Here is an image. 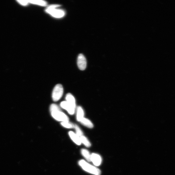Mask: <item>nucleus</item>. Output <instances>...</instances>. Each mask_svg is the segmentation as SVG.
I'll return each instance as SVG.
<instances>
[{
	"mask_svg": "<svg viewBox=\"0 0 175 175\" xmlns=\"http://www.w3.org/2000/svg\"><path fill=\"white\" fill-rule=\"evenodd\" d=\"M64 92V89L62 85L58 84L54 88L52 94V98L53 101L57 102L59 101L62 97Z\"/></svg>",
	"mask_w": 175,
	"mask_h": 175,
	"instance_id": "7ed1b4c3",
	"label": "nucleus"
},
{
	"mask_svg": "<svg viewBox=\"0 0 175 175\" xmlns=\"http://www.w3.org/2000/svg\"><path fill=\"white\" fill-rule=\"evenodd\" d=\"M60 106L62 109L66 110L69 114H74L76 108L72 106L66 101L62 102L60 104Z\"/></svg>",
	"mask_w": 175,
	"mask_h": 175,
	"instance_id": "423d86ee",
	"label": "nucleus"
},
{
	"mask_svg": "<svg viewBox=\"0 0 175 175\" xmlns=\"http://www.w3.org/2000/svg\"><path fill=\"white\" fill-rule=\"evenodd\" d=\"M50 112L61 110L58 105L55 104H52L50 105Z\"/></svg>",
	"mask_w": 175,
	"mask_h": 175,
	"instance_id": "f3484780",
	"label": "nucleus"
},
{
	"mask_svg": "<svg viewBox=\"0 0 175 175\" xmlns=\"http://www.w3.org/2000/svg\"><path fill=\"white\" fill-rule=\"evenodd\" d=\"M84 112L83 109L80 106H79L77 108V120L78 121L80 122L81 120L83 119L84 116Z\"/></svg>",
	"mask_w": 175,
	"mask_h": 175,
	"instance_id": "9d476101",
	"label": "nucleus"
},
{
	"mask_svg": "<svg viewBox=\"0 0 175 175\" xmlns=\"http://www.w3.org/2000/svg\"><path fill=\"white\" fill-rule=\"evenodd\" d=\"M82 155L86 160L89 162L91 161V155L89 152L85 149H82L81 151Z\"/></svg>",
	"mask_w": 175,
	"mask_h": 175,
	"instance_id": "f8f14e48",
	"label": "nucleus"
},
{
	"mask_svg": "<svg viewBox=\"0 0 175 175\" xmlns=\"http://www.w3.org/2000/svg\"><path fill=\"white\" fill-rule=\"evenodd\" d=\"M17 1L23 6L27 5L29 3L28 1Z\"/></svg>",
	"mask_w": 175,
	"mask_h": 175,
	"instance_id": "a211bd4d",
	"label": "nucleus"
},
{
	"mask_svg": "<svg viewBox=\"0 0 175 175\" xmlns=\"http://www.w3.org/2000/svg\"><path fill=\"white\" fill-rule=\"evenodd\" d=\"M28 1L29 3L37 5L42 6H46L47 5V2L44 1L37 0V1Z\"/></svg>",
	"mask_w": 175,
	"mask_h": 175,
	"instance_id": "ddd939ff",
	"label": "nucleus"
},
{
	"mask_svg": "<svg viewBox=\"0 0 175 175\" xmlns=\"http://www.w3.org/2000/svg\"><path fill=\"white\" fill-rule=\"evenodd\" d=\"M60 5H53L49 6L45 10L47 13L56 18H61L64 16L65 12L62 10L56 9V7H60Z\"/></svg>",
	"mask_w": 175,
	"mask_h": 175,
	"instance_id": "f257e3e1",
	"label": "nucleus"
},
{
	"mask_svg": "<svg viewBox=\"0 0 175 175\" xmlns=\"http://www.w3.org/2000/svg\"><path fill=\"white\" fill-rule=\"evenodd\" d=\"M61 124L63 127L68 128H74V125L73 123L69 122H61Z\"/></svg>",
	"mask_w": 175,
	"mask_h": 175,
	"instance_id": "2eb2a0df",
	"label": "nucleus"
},
{
	"mask_svg": "<svg viewBox=\"0 0 175 175\" xmlns=\"http://www.w3.org/2000/svg\"><path fill=\"white\" fill-rule=\"evenodd\" d=\"M79 164L84 171L95 175H100L101 174L100 170L96 167L91 165L84 160L79 162Z\"/></svg>",
	"mask_w": 175,
	"mask_h": 175,
	"instance_id": "f03ea898",
	"label": "nucleus"
},
{
	"mask_svg": "<svg viewBox=\"0 0 175 175\" xmlns=\"http://www.w3.org/2000/svg\"><path fill=\"white\" fill-rule=\"evenodd\" d=\"M81 143L83 144L87 147H90L91 144L90 143L88 139L84 135L81 136L79 137Z\"/></svg>",
	"mask_w": 175,
	"mask_h": 175,
	"instance_id": "4468645a",
	"label": "nucleus"
},
{
	"mask_svg": "<svg viewBox=\"0 0 175 175\" xmlns=\"http://www.w3.org/2000/svg\"><path fill=\"white\" fill-rule=\"evenodd\" d=\"M80 122L82 125L89 128H92L94 127L93 124L91 121L86 118L84 117Z\"/></svg>",
	"mask_w": 175,
	"mask_h": 175,
	"instance_id": "9b49d317",
	"label": "nucleus"
},
{
	"mask_svg": "<svg viewBox=\"0 0 175 175\" xmlns=\"http://www.w3.org/2000/svg\"><path fill=\"white\" fill-rule=\"evenodd\" d=\"M75 129L76 132V134L79 137L83 135V133L81 129L79 127V126L76 125H74V128Z\"/></svg>",
	"mask_w": 175,
	"mask_h": 175,
	"instance_id": "dca6fc26",
	"label": "nucleus"
},
{
	"mask_svg": "<svg viewBox=\"0 0 175 175\" xmlns=\"http://www.w3.org/2000/svg\"><path fill=\"white\" fill-rule=\"evenodd\" d=\"M77 65L80 70H84L87 66V61L85 58L82 54H80L77 60Z\"/></svg>",
	"mask_w": 175,
	"mask_h": 175,
	"instance_id": "39448f33",
	"label": "nucleus"
},
{
	"mask_svg": "<svg viewBox=\"0 0 175 175\" xmlns=\"http://www.w3.org/2000/svg\"><path fill=\"white\" fill-rule=\"evenodd\" d=\"M52 117L54 119L61 122H69V119L68 117L61 111H58L50 112Z\"/></svg>",
	"mask_w": 175,
	"mask_h": 175,
	"instance_id": "20e7f679",
	"label": "nucleus"
},
{
	"mask_svg": "<svg viewBox=\"0 0 175 175\" xmlns=\"http://www.w3.org/2000/svg\"><path fill=\"white\" fill-rule=\"evenodd\" d=\"M66 101L72 106L76 108V101L75 98L73 95L70 93L66 94Z\"/></svg>",
	"mask_w": 175,
	"mask_h": 175,
	"instance_id": "1a4fd4ad",
	"label": "nucleus"
},
{
	"mask_svg": "<svg viewBox=\"0 0 175 175\" xmlns=\"http://www.w3.org/2000/svg\"><path fill=\"white\" fill-rule=\"evenodd\" d=\"M91 161L96 166H99L101 164L102 159L101 157L98 154L92 153L91 155Z\"/></svg>",
	"mask_w": 175,
	"mask_h": 175,
	"instance_id": "0eeeda50",
	"label": "nucleus"
},
{
	"mask_svg": "<svg viewBox=\"0 0 175 175\" xmlns=\"http://www.w3.org/2000/svg\"><path fill=\"white\" fill-rule=\"evenodd\" d=\"M69 135L71 140H73L76 144L80 145L81 144V142L78 136L73 131H70L69 132Z\"/></svg>",
	"mask_w": 175,
	"mask_h": 175,
	"instance_id": "6e6552de",
	"label": "nucleus"
}]
</instances>
